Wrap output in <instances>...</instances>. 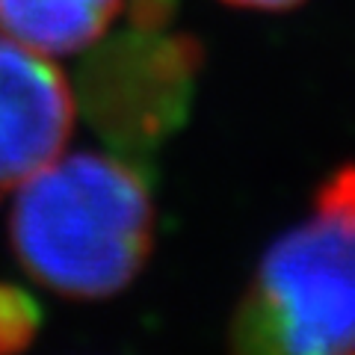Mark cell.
Segmentation results:
<instances>
[{
  "label": "cell",
  "mask_w": 355,
  "mask_h": 355,
  "mask_svg": "<svg viewBox=\"0 0 355 355\" xmlns=\"http://www.w3.org/2000/svg\"><path fill=\"white\" fill-rule=\"evenodd\" d=\"M202 48L172 24H130L92 44L77 71V110L113 154L137 169L190 116Z\"/></svg>",
  "instance_id": "3"
},
{
  "label": "cell",
  "mask_w": 355,
  "mask_h": 355,
  "mask_svg": "<svg viewBox=\"0 0 355 355\" xmlns=\"http://www.w3.org/2000/svg\"><path fill=\"white\" fill-rule=\"evenodd\" d=\"M42 305L18 284H0V355H21L42 329Z\"/></svg>",
  "instance_id": "6"
},
{
  "label": "cell",
  "mask_w": 355,
  "mask_h": 355,
  "mask_svg": "<svg viewBox=\"0 0 355 355\" xmlns=\"http://www.w3.org/2000/svg\"><path fill=\"white\" fill-rule=\"evenodd\" d=\"M222 3L240 9H258V12H284V9L299 6L302 0H222Z\"/></svg>",
  "instance_id": "7"
},
{
  "label": "cell",
  "mask_w": 355,
  "mask_h": 355,
  "mask_svg": "<svg viewBox=\"0 0 355 355\" xmlns=\"http://www.w3.org/2000/svg\"><path fill=\"white\" fill-rule=\"evenodd\" d=\"M228 355H355V163L263 252L231 323Z\"/></svg>",
  "instance_id": "2"
},
{
  "label": "cell",
  "mask_w": 355,
  "mask_h": 355,
  "mask_svg": "<svg viewBox=\"0 0 355 355\" xmlns=\"http://www.w3.org/2000/svg\"><path fill=\"white\" fill-rule=\"evenodd\" d=\"M74 89L44 53L0 33V196L65 154Z\"/></svg>",
  "instance_id": "4"
},
{
  "label": "cell",
  "mask_w": 355,
  "mask_h": 355,
  "mask_svg": "<svg viewBox=\"0 0 355 355\" xmlns=\"http://www.w3.org/2000/svg\"><path fill=\"white\" fill-rule=\"evenodd\" d=\"M125 0H0V33L44 57L80 53L107 36Z\"/></svg>",
  "instance_id": "5"
},
{
  "label": "cell",
  "mask_w": 355,
  "mask_h": 355,
  "mask_svg": "<svg viewBox=\"0 0 355 355\" xmlns=\"http://www.w3.org/2000/svg\"><path fill=\"white\" fill-rule=\"evenodd\" d=\"M9 240L30 279L60 296H116L142 272L154 243L142 169L119 154H60L18 187Z\"/></svg>",
  "instance_id": "1"
}]
</instances>
